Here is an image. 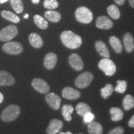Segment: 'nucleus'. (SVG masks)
<instances>
[{"label":"nucleus","instance_id":"obj_6","mask_svg":"<svg viewBox=\"0 0 134 134\" xmlns=\"http://www.w3.org/2000/svg\"><path fill=\"white\" fill-rule=\"evenodd\" d=\"M93 79V75L91 73L88 71L85 72L76 78L75 81V85L78 88H86L90 86Z\"/></svg>","mask_w":134,"mask_h":134},{"label":"nucleus","instance_id":"obj_27","mask_svg":"<svg viewBox=\"0 0 134 134\" xmlns=\"http://www.w3.org/2000/svg\"><path fill=\"white\" fill-rule=\"evenodd\" d=\"M123 108L125 110H129L134 108V98L132 95L127 94L123 99Z\"/></svg>","mask_w":134,"mask_h":134},{"label":"nucleus","instance_id":"obj_10","mask_svg":"<svg viewBox=\"0 0 134 134\" xmlns=\"http://www.w3.org/2000/svg\"><path fill=\"white\" fill-rule=\"evenodd\" d=\"M15 84V79L6 71H0V86H11Z\"/></svg>","mask_w":134,"mask_h":134},{"label":"nucleus","instance_id":"obj_34","mask_svg":"<svg viewBox=\"0 0 134 134\" xmlns=\"http://www.w3.org/2000/svg\"><path fill=\"white\" fill-rule=\"evenodd\" d=\"M124 129L122 127H117L109 132L108 134H124Z\"/></svg>","mask_w":134,"mask_h":134},{"label":"nucleus","instance_id":"obj_14","mask_svg":"<svg viewBox=\"0 0 134 134\" xmlns=\"http://www.w3.org/2000/svg\"><path fill=\"white\" fill-rule=\"evenodd\" d=\"M57 63V56L53 52L48 53L43 60V65L47 70H52Z\"/></svg>","mask_w":134,"mask_h":134},{"label":"nucleus","instance_id":"obj_11","mask_svg":"<svg viewBox=\"0 0 134 134\" xmlns=\"http://www.w3.org/2000/svg\"><path fill=\"white\" fill-rule=\"evenodd\" d=\"M69 63L72 68L76 71H81L84 67L81 58L76 53H73L69 57Z\"/></svg>","mask_w":134,"mask_h":134},{"label":"nucleus","instance_id":"obj_37","mask_svg":"<svg viewBox=\"0 0 134 134\" xmlns=\"http://www.w3.org/2000/svg\"><path fill=\"white\" fill-rule=\"evenodd\" d=\"M129 2L130 6L132 8H134V0H129Z\"/></svg>","mask_w":134,"mask_h":134},{"label":"nucleus","instance_id":"obj_32","mask_svg":"<svg viewBox=\"0 0 134 134\" xmlns=\"http://www.w3.org/2000/svg\"><path fill=\"white\" fill-rule=\"evenodd\" d=\"M43 6L47 9H55L58 8V2L57 0H45L43 2Z\"/></svg>","mask_w":134,"mask_h":134},{"label":"nucleus","instance_id":"obj_9","mask_svg":"<svg viewBox=\"0 0 134 134\" xmlns=\"http://www.w3.org/2000/svg\"><path fill=\"white\" fill-rule=\"evenodd\" d=\"M46 100L53 109H59L61 104V98L57 94L53 93L47 94L46 96Z\"/></svg>","mask_w":134,"mask_h":134},{"label":"nucleus","instance_id":"obj_8","mask_svg":"<svg viewBox=\"0 0 134 134\" xmlns=\"http://www.w3.org/2000/svg\"><path fill=\"white\" fill-rule=\"evenodd\" d=\"M32 86L35 90L42 94H46L50 91L48 84L41 78H34L32 81Z\"/></svg>","mask_w":134,"mask_h":134},{"label":"nucleus","instance_id":"obj_17","mask_svg":"<svg viewBox=\"0 0 134 134\" xmlns=\"http://www.w3.org/2000/svg\"><path fill=\"white\" fill-rule=\"evenodd\" d=\"M95 47H96L97 51L100 56L108 58L110 57V53L108 47L103 41H97L95 43Z\"/></svg>","mask_w":134,"mask_h":134},{"label":"nucleus","instance_id":"obj_38","mask_svg":"<svg viewBox=\"0 0 134 134\" xmlns=\"http://www.w3.org/2000/svg\"><path fill=\"white\" fill-rule=\"evenodd\" d=\"M3 99H4V96H3V94L0 92V104L3 101Z\"/></svg>","mask_w":134,"mask_h":134},{"label":"nucleus","instance_id":"obj_2","mask_svg":"<svg viewBox=\"0 0 134 134\" xmlns=\"http://www.w3.org/2000/svg\"><path fill=\"white\" fill-rule=\"evenodd\" d=\"M21 109L16 104H11L8 106L1 113V119L3 122H10L14 121L19 116Z\"/></svg>","mask_w":134,"mask_h":134},{"label":"nucleus","instance_id":"obj_23","mask_svg":"<svg viewBox=\"0 0 134 134\" xmlns=\"http://www.w3.org/2000/svg\"><path fill=\"white\" fill-rule=\"evenodd\" d=\"M74 108L71 105H64L62 109V113L63 118L66 121H70L72 119L71 114L73 113Z\"/></svg>","mask_w":134,"mask_h":134},{"label":"nucleus","instance_id":"obj_12","mask_svg":"<svg viewBox=\"0 0 134 134\" xmlns=\"http://www.w3.org/2000/svg\"><path fill=\"white\" fill-rule=\"evenodd\" d=\"M113 26V21L105 16H99L96 20V27L99 29L108 30L111 29Z\"/></svg>","mask_w":134,"mask_h":134},{"label":"nucleus","instance_id":"obj_41","mask_svg":"<svg viewBox=\"0 0 134 134\" xmlns=\"http://www.w3.org/2000/svg\"><path fill=\"white\" fill-rule=\"evenodd\" d=\"M8 1H9V0H0V4H3V3L7 2Z\"/></svg>","mask_w":134,"mask_h":134},{"label":"nucleus","instance_id":"obj_19","mask_svg":"<svg viewBox=\"0 0 134 134\" xmlns=\"http://www.w3.org/2000/svg\"><path fill=\"white\" fill-rule=\"evenodd\" d=\"M88 130L90 134H102L103 127L101 124L96 122H91L88 125Z\"/></svg>","mask_w":134,"mask_h":134},{"label":"nucleus","instance_id":"obj_16","mask_svg":"<svg viewBox=\"0 0 134 134\" xmlns=\"http://www.w3.org/2000/svg\"><path fill=\"white\" fill-rule=\"evenodd\" d=\"M124 45L126 51L131 53L134 50V38L132 35L129 32L125 34L123 38Z\"/></svg>","mask_w":134,"mask_h":134},{"label":"nucleus","instance_id":"obj_35","mask_svg":"<svg viewBox=\"0 0 134 134\" xmlns=\"http://www.w3.org/2000/svg\"><path fill=\"white\" fill-rule=\"evenodd\" d=\"M128 124L130 127H132V128H133L134 127V115L130 118Z\"/></svg>","mask_w":134,"mask_h":134},{"label":"nucleus","instance_id":"obj_7","mask_svg":"<svg viewBox=\"0 0 134 134\" xmlns=\"http://www.w3.org/2000/svg\"><path fill=\"white\" fill-rule=\"evenodd\" d=\"M3 50L4 52L10 55H18L23 51V47L17 42H8L3 46Z\"/></svg>","mask_w":134,"mask_h":134},{"label":"nucleus","instance_id":"obj_20","mask_svg":"<svg viewBox=\"0 0 134 134\" xmlns=\"http://www.w3.org/2000/svg\"><path fill=\"white\" fill-rule=\"evenodd\" d=\"M45 17L46 19L52 23H58L61 19V14L57 11L48 10L45 13Z\"/></svg>","mask_w":134,"mask_h":134},{"label":"nucleus","instance_id":"obj_4","mask_svg":"<svg viewBox=\"0 0 134 134\" xmlns=\"http://www.w3.org/2000/svg\"><path fill=\"white\" fill-rule=\"evenodd\" d=\"M98 66L100 70H101L107 76H113L116 71V66L115 63L108 58H104L100 60Z\"/></svg>","mask_w":134,"mask_h":134},{"label":"nucleus","instance_id":"obj_18","mask_svg":"<svg viewBox=\"0 0 134 134\" xmlns=\"http://www.w3.org/2000/svg\"><path fill=\"white\" fill-rule=\"evenodd\" d=\"M29 41L31 46L36 48L42 47L43 44L42 38L36 33H32L29 35Z\"/></svg>","mask_w":134,"mask_h":134},{"label":"nucleus","instance_id":"obj_21","mask_svg":"<svg viewBox=\"0 0 134 134\" xmlns=\"http://www.w3.org/2000/svg\"><path fill=\"white\" fill-rule=\"evenodd\" d=\"M109 43L115 52L120 53L122 52V46L120 40L115 36H111L109 38Z\"/></svg>","mask_w":134,"mask_h":134},{"label":"nucleus","instance_id":"obj_31","mask_svg":"<svg viewBox=\"0 0 134 134\" xmlns=\"http://www.w3.org/2000/svg\"><path fill=\"white\" fill-rule=\"evenodd\" d=\"M127 83L125 80H118L117 85L115 88V91L119 93H124L126 91Z\"/></svg>","mask_w":134,"mask_h":134},{"label":"nucleus","instance_id":"obj_24","mask_svg":"<svg viewBox=\"0 0 134 134\" xmlns=\"http://www.w3.org/2000/svg\"><path fill=\"white\" fill-rule=\"evenodd\" d=\"M34 21L35 24L37 25L40 29L45 30L47 29L48 27V22L46 21L43 17L38 14H36L34 16Z\"/></svg>","mask_w":134,"mask_h":134},{"label":"nucleus","instance_id":"obj_5","mask_svg":"<svg viewBox=\"0 0 134 134\" xmlns=\"http://www.w3.org/2000/svg\"><path fill=\"white\" fill-rule=\"evenodd\" d=\"M18 34V29L14 25H10L0 31V41L8 42L14 38Z\"/></svg>","mask_w":134,"mask_h":134},{"label":"nucleus","instance_id":"obj_3","mask_svg":"<svg viewBox=\"0 0 134 134\" xmlns=\"http://www.w3.org/2000/svg\"><path fill=\"white\" fill-rule=\"evenodd\" d=\"M75 17L77 21L83 24H89L91 23L93 19L91 10L85 6H81L76 10Z\"/></svg>","mask_w":134,"mask_h":134},{"label":"nucleus","instance_id":"obj_28","mask_svg":"<svg viewBox=\"0 0 134 134\" xmlns=\"http://www.w3.org/2000/svg\"><path fill=\"white\" fill-rule=\"evenodd\" d=\"M108 14L114 19H118L120 16V13L118 7L114 4L110 5L107 9Z\"/></svg>","mask_w":134,"mask_h":134},{"label":"nucleus","instance_id":"obj_42","mask_svg":"<svg viewBox=\"0 0 134 134\" xmlns=\"http://www.w3.org/2000/svg\"><path fill=\"white\" fill-rule=\"evenodd\" d=\"M29 18V14H26L24 16V19H27V18Z\"/></svg>","mask_w":134,"mask_h":134},{"label":"nucleus","instance_id":"obj_22","mask_svg":"<svg viewBox=\"0 0 134 134\" xmlns=\"http://www.w3.org/2000/svg\"><path fill=\"white\" fill-rule=\"evenodd\" d=\"M110 113L111 114V119L114 122L119 121L124 117L123 112L119 108H110Z\"/></svg>","mask_w":134,"mask_h":134},{"label":"nucleus","instance_id":"obj_29","mask_svg":"<svg viewBox=\"0 0 134 134\" xmlns=\"http://www.w3.org/2000/svg\"><path fill=\"white\" fill-rule=\"evenodd\" d=\"M10 3L13 9L18 14H21L24 10V4L21 0H11Z\"/></svg>","mask_w":134,"mask_h":134},{"label":"nucleus","instance_id":"obj_33","mask_svg":"<svg viewBox=\"0 0 134 134\" xmlns=\"http://www.w3.org/2000/svg\"><path fill=\"white\" fill-rule=\"evenodd\" d=\"M84 119V122L85 123H90V122L93 121L94 119V115L91 112H90V113H87L83 116Z\"/></svg>","mask_w":134,"mask_h":134},{"label":"nucleus","instance_id":"obj_1","mask_svg":"<svg viewBox=\"0 0 134 134\" xmlns=\"http://www.w3.org/2000/svg\"><path fill=\"white\" fill-rule=\"evenodd\" d=\"M63 44L70 49L79 48L82 44V38L78 35L71 31H65L60 35Z\"/></svg>","mask_w":134,"mask_h":134},{"label":"nucleus","instance_id":"obj_39","mask_svg":"<svg viewBox=\"0 0 134 134\" xmlns=\"http://www.w3.org/2000/svg\"><path fill=\"white\" fill-rule=\"evenodd\" d=\"M32 2L34 4H38V3L40 2L41 0H31Z\"/></svg>","mask_w":134,"mask_h":134},{"label":"nucleus","instance_id":"obj_40","mask_svg":"<svg viewBox=\"0 0 134 134\" xmlns=\"http://www.w3.org/2000/svg\"><path fill=\"white\" fill-rule=\"evenodd\" d=\"M58 134H72L71 133V132H70V131H68V132H60Z\"/></svg>","mask_w":134,"mask_h":134},{"label":"nucleus","instance_id":"obj_36","mask_svg":"<svg viewBox=\"0 0 134 134\" xmlns=\"http://www.w3.org/2000/svg\"><path fill=\"white\" fill-rule=\"evenodd\" d=\"M115 3L119 5H123L125 3V0H114Z\"/></svg>","mask_w":134,"mask_h":134},{"label":"nucleus","instance_id":"obj_26","mask_svg":"<svg viewBox=\"0 0 134 134\" xmlns=\"http://www.w3.org/2000/svg\"><path fill=\"white\" fill-rule=\"evenodd\" d=\"M76 110L78 115L83 117L86 114L91 112V108L86 103H80L76 105Z\"/></svg>","mask_w":134,"mask_h":134},{"label":"nucleus","instance_id":"obj_30","mask_svg":"<svg viewBox=\"0 0 134 134\" xmlns=\"http://www.w3.org/2000/svg\"><path fill=\"white\" fill-rule=\"evenodd\" d=\"M114 91V88L113 85L110 84H107L100 90V94L104 99H108Z\"/></svg>","mask_w":134,"mask_h":134},{"label":"nucleus","instance_id":"obj_15","mask_svg":"<svg viewBox=\"0 0 134 134\" xmlns=\"http://www.w3.org/2000/svg\"><path fill=\"white\" fill-rule=\"evenodd\" d=\"M62 96L64 98L68 100H74L80 98L81 93L79 91L72 88L71 87H66L63 90Z\"/></svg>","mask_w":134,"mask_h":134},{"label":"nucleus","instance_id":"obj_13","mask_svg":"<svg viewBox=\"0 0 134 134\" xmlns=\"http://www.w3.org/2000/svg\"><path fill=\"white\" fill-rule=\"evenodd\" d=\"M63 122L61 120L52 119L50 122L49 125L47 129L46 132L47 134H56L61 130L63 127Z\"/></svg>","mask_w":134,"mask_h":134},{"label":"nucleus","instance_id":"obj_25","mask_svg":"<svg viewBox=\"0 0 134 134\" xmlns=\"http://www.w3.org/2000/svg\"><path fill=\"white\" fill-rule=\"evenodd\" d=\"M1 14L4 19L12 22L13 23H18L20 21V18L19 17L11 11H1Z\"/></svg>","mask_w":134,"mask_h":134}]
</instances>
